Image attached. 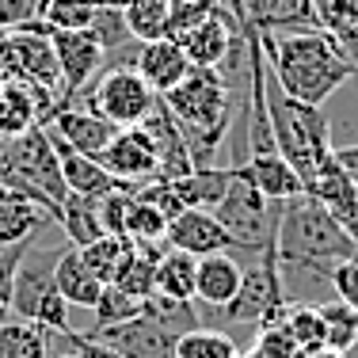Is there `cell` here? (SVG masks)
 Returning <instances> with one entry per match:
<instances>
[{"label": "cell", "mask_w": 358, "mask_h": 358, "mask_svg": "<svg viewBox=\"0 0 358 358\" xmlns=\"http://www.w3.org/2000/svg\"><path fill=\"white\" fill-rule=\"evenodd\" d=\"M57 358H76V355H57Z\"/></svg>", "instance_id": "obj_42"}, {"label": "cell", "mask_w": 358, "mask_h": 358, "mask_svg": "<svg viewBox=\"0 0 358 358\" xmlns=\"http://www.w3.org/2000/svg\"><path fill=\"white\" fill-rule=\"evenodd\" d=\"M275 255L289 301H305L313 289L331 286V271L358 255V241L320 199L294 194L282 202L275 229Z\"/></svg>", "instance_id": "obj_1"}, {"label": "cell", "mask_w": 358, "mask_h": 358, "mask_svg": "<svg viewBox=\"0 0 358 358\" xmlns=\"http://www.w3.org/2000/svg\"><path fill=\"white\" fill-rule=\"evenodd\" d=\"M92 313H96V324H92L88 331H99V328H110V324H122V320L138 317L141 297H134V294H126V289H118L115 282H107L103 294H99V301L92 305Z\"/></svg>", "instance_id": "obj_32"}, {"label": "cell", "mask_w": 358, "mask_h": 358, "mask_svg": "<svg viewBox=\"0 0 358 358\" xmlns=\"http://www.w3.org/2000/svg\"><path fill=\"white\" fill-rule=\"evenodd\" d=\"M160 99L183 130L194 168L217 164V149L229 138V126L236 122V110H248V99H236L221 69L210 65H191V73Z\"/></svg>", "instance_id": "obj_3"}, {"label": "cell", "mask_w": 358, "mask_h": 358, "mask_svg": "<svg viewBox=\"0 0 358 358\" xmlns=\"http://www.w3.org/2000/svg\"><path fill=\"white\" fill-rule=\"evenodd\" d=\"M331 152H336V160L347 168V176L358 183V145H339V149H331Z\"/></svg>", "instance_id": "obj_39"}, {"label": "cell", "mask_w": 358, "mask_h": 358, "mask_svg": "<svg viewBox=\"0 0 358 358\" xmlns=\"http://www.w3.org/2000/svg\"><path fill=\"white\" fill-rule=\"evenodd\" d=\"M65 343L73 347L76 358H122L110 343H103V339H96V336H88V331H76V328L65 336Z\"/></svg>", "instance_id": "obj_38"}, {"label": "cell", "mask_w": 358, "mask_h": 358, "mask_svg": "<svg viewBox=\"0 0 358 358\" xmlns=\"http://www.w3.org/2000/svg\"><path fill=\"white\" fill-rule=\"evenodd\" d=\"M141 309L149 313L152 320H160L172 336H183V331L199 328V301H179V297H164V294H149L141 301Z\"/></svg>", "instance_id": "obj_29"}, {"label": "cell", "mask_w": 358, "mask_h": 358, "mask_svg": "<svg viewBox=\"0 0 358 358\" xmlns=\"http://www.w3.org/2000/svg\"><path fill=\"white\" fill-rule=\"evenodd\" d=\"M96 160L118 179V183H126V187L149 183V179L160 176L157 149H152L149 134H145L141 126H126V130H118Z\"/></svg>", "instance_id": "obj_8"}, {"label": "cell", "mask_w": 358, "mask_h": 358, "mask_svg": "<svg viewBox=\"0 0 358 358\" xmlns=\"http://www.w3.org/2000/svg\"><path fill=\"white\" fill-rule=\"evenodd\" d=\"M126 248H130V241L126 236H99V241H92V244H84L80 248V259L88 263V271L99 278V282H110L115 278V271H118V263H122V255Z\"/></svg>", "instance_id": "obj_31"}, {"label": "cell", "mask_w": 358, "mask_h": 358, "mask_svg": "<svg viewBox=\"0 0 358 358\" xmlns=\"http://www.w3.org/2000/svg\"><path fill=\"white\" fill-rule=\"evenodd\" d=\"M0 358H50V331L35 320H0Z\"/></svg>", "instance_id": "obj_24"}, {"label": "cell", "mask_w": 358, "mask_h": 358, "mask_svg": "<svg viewBox=\"0 0 358 358\" xmlns=\"http://www.w3.org/2000/svg\"><path fill=\"white\" fill-rule=\"evenodd\" d=\"M50 130L57 134L62 141H69L76 152H84V157H99V152L107 149V141L118 134V126H110L107 118H99L96 110H80V107H57L54 115H50Z\"/></svg>", "instance_id": "obj_14"}, {"label": "cell", "mask_w": 358, "mask_h": 358, "mask_svg": "<svg viewBox=\"0 0 358 358\" xmlns=\"http://www.w3.org/2000/svg\"><path fill=\"white\" fill-rule=\"evenodd\" d=\"M286 324H289V331H294V339H297V347H301V355L320 351V347H324V324H320L317 305L289 301V305H286Z\"/></svg>", "instance_id": "obj_33"}, {"label": "cell", "mask_w": 358, "mask_h": 358, "mask_svg": "<svg viewBox=\"0 0 358 358\" xmlns=\"http://www.w3.org/2000/svg\"><path fill=\"white\" fill-rule=\"evenodd\" d=\"M214 8H217V0H172V8H168V38H179L183 31H191Z\"/></svg>", "instance_id": "obj_35"}, {"label": "cell", "mask_w": 358, "mask_h": 358, "mask_svg": "<svg viewBox=\"0 0 358 358\" xmlns=\"http://www.w3.org/2000/svg\"><path fill=\"white\" fill-rule=\"evenodd\" d=\"M99 8L92 0H46L38 12V20L50 31H88L96 23Z\"/></svg>", "instance_id": "obj_30"}, {"label": "cell", "mask_w": 358, "mask_h": 358, "mask_svg": "<svg viewBox=\"0 0 358 358\" xmlns=\"http://www.w3.org/2000/svg\"><path fill=\"white\" fill-rule=\"evenodd\" d=\"M164 244L168 248H179V252L194 255V259L214 255V252H233V236H229V229L217 221L214 210H199V206H183L172 221H168Z\"/></svg>", "instance_id": "obj_10"}, {"label": "cell", "mask_w": 358, "mask_h": 358, "mask_svg": "<svg viewBox=\"0 0 358 358\" xmlns=\"http://www.w3.org/2000/svg\"><path fill=\"white\" fill-rule=\"evenodd\" d=\"M168 217L152 202H145L138 191H126V217H122V236L134 244H164Z\"/></svg>", "instance_id": "obj_25"}, {"label": "cell", "mask_w": 358, "mask_h": 358, "mask_svg": "<svg viewBox=\"0 0 358 358\" xmlns=\"http://www.w3.org/2000/svg\"><path fill=\"white\" fill-rule=\"evenodd\" d=\"M309 4H313V12H317V20H320V12L331 4V0H309Z\"/></svg>", "instance_id": "obj_41"}, {"label": "cell", "mask_w": 358, "mask_h": 358, "mask_svg": "<svg viewBox=\"0 0 358 358\" xmlns=\"http://www.w3.org/2000/svg\"><path fill=\"white\" fill-rule=\"evenodd\" d=\"M331 289H336L339 301H347L358 313V255L355 259H343L336 271H331Z\"/></svg>", "instance_id": "obj_37"}, {"label": "cell", "mask_w": 358, "mask_h": 358, "mask_svg": "<svg viewBox=\"0 0 358 358\" xmlns=\"http://www.w3.org/2000/svg\"><path fill=\"white\" fill-rule=\"evenodd\" d=\"M57 54V76H62V88H57V107H69L76 96L92 84V76L103 73V46L92 31H50ZM54 107V110H57Z\"/></svg>", "instance_id": "obj_7"}, {"label": "cell", "mask_w": 358, "mask_h": 358, "mask_svg": "<svg viewBox=\"0 0 358 358\" xmlns=\"http://www.w3.org/2000/svg\"><path fill=\"white\" fill-rule=\"evenodd\" d=\"M42 12L38 0H0V31H20L35 23Z\"/></svg>", "instance_id": "obj_36"}, {"label": "cell", "mask_w": 358, "mask_h": 358, "mask_svg": "<svg viewBox=\"0 0 358 358\" xmlns=\"http://www.w3.org/2000/svg\"><path fill=\"white\" fill-rule=\"evenodd\" d=\"M157 103H160V96L141 80L138 69H126V65L103 69L96 80V88H92V96H88V107L96 110L99 118H107L110 126H118V130L141 126V118Z\"/></svg>", "instance_id": "obj_6"}, {"label": "cell", "mask_w": 358, "mask_h": 358, "mask_svg": "<svg viewBox=\"0 0 358 358\" xmlns=\"http://www.w3.org/2000/svg\"><path fill=\"white\" fill-rule=\"evenodd\" d=\"M255 351L263 358H301V347H297L294 331L286 324V313L278 320L259 324V343H255Z\"/></svg>", "instance_id": "obj_34"}, {"label": "cell", "mask_w": 358, "mask_h": 358, "mask_svg": "<svg viewBox=\"0 0 358 358\" xmlns=\"http://www.w3.org/2000/svg\"><path fill=\"white\" fill-rule=\"evenodd\" d=\"M46 134H50V141H54V149H57V160H62V179H65V187H69L73 194H107V191H118V187H126V183H118L115 176L107 172L103 164H99L96 157H84V152H76L69 141H62L54 130L46 126ZM130 191V187H126Z\"/></svg>", "instance_id": "obj_16"}, {"label": "cell", "mask_w": 358, "mask_h": 358, "mask_svg": "<svg viewBox=\"0 0 358 358\" xmlns=\"http://www.w3.org/2000/svg\"><path fill=\"white\" fill-rule=\"evenodd\" d=\"M38 4H46V0H38Z\"/></svg>", "instance_id": "obj_44"}, {"label": "cell", "mask_w": 358, "mask_h": 358, "mask_svg": "<svg viewBox=\"0 0 358 358\" xmlns=\"http://www.w3.org/2000/svg\"><path fill=\"white\" fill-rule=\"evenodd\" d=\"M194 275H199V259L164 244V252H160V259H157V289H152V294L194 301Z\"/></svg>", "instance_id": "obj_23"}, {"label": "cell", "mask_w": 358, "mask_h": 358, "mask_svg": "<svg viewBox=\"0 0 358 358\" xmlns=\"http://www.w3.org/2000/svg\"><path fill=\"white\" fill-rule=\"evenodd\" d=\"M244 172L252 176V183L267 194L271 202H286L294 194H305L301 176L294 172V164L282 157V152H263V157H248L244 160Z\"/></svg>", "instance_id": "obj_19"}, {"label": "cell", "mask_w": 358, "mask_h": 358, "mask_svg": "<svg viewBox=\"0 0 358 358\" xmlns=\"http://www.w3.org/2000/svg\"><path fill=\"white\" fill-rule=\"evenodd\" d=\"M286 305H289V297H286L282 275H278L275 241H271L263 252H255V263L244 271L241 289H236V297L221 309V317H229L236 324H255V328H259V324L282 317Z\"/></svg>", "instance_id": "obj_5"}, {"label": "cell", "mask_w": 358, "mask_h": 358, "mask_svg": "<svg viewBox=\"0 0 358 358\" xmlns=\"http://www.w3.org/2000/svg\"><path fill=\"white\" fill-rule=\"evenodd\" d=\"M244 278V267L236 263L233 252H214L199 259V275H194V301L206 309H225L236 297Z\"/></svg>", "instance_id": "obj_15"}, {"label": "cell", "mask_w": 358, "mask_h": 358, "mask_svg": "<svg viewBox=\"0 0 358 358\" xmlns=\"http://www.w3.org/2000/svg\"><path fill=\"white\" fill-rule=\"evenodd\" d=\"M54 286L62 289V297L73 309H88V313H92V305L99 301V294H103V282L88 271V263L80 259V248H76V244H65L62 255H57Z\"/></svg>", "instance_id": "obj_17"}, {"label": "cell", "mask_w": 358, "mask_h": 358, "mask_svg": "<svg viewBox=\"0 0 358 358\" xmlns=\"http://www.w3.org/2000/svg\"><path fill=\"white\" fill-rule=\"evenodd\" d=\"M229 191L225 199L214 206L217 221L229 229L233 236V252H263L275 241L278 229V214H282V202H271L259 187L252 183V176L244 172V164H229Z\"/></svg>", "instance_id": "obj_4"}, {"label": "cell", "mask_w": 358, "mask_h": 358, "mask_svg": "<svg viewBox=\"0 0 358 358\" xmlns=\"http://www.w3.org/2000/svg\"><path fill=\"white\" fill-rule=\"evenodd\" d=\"M141 130L149 134L152 149H157V160H160V176L157 179H179V176H187L194 168L191 149H187V141H183V130H179V122L172 118V110H168L164 99L141 118Z\"/></svg>", "instance_id": "obj_11"}, {"label": "cell", "mask_w": 358, "mask_h": 358, "mask_svg": "<svg viewBox=\"0 0 358 358\" xmlns=\"http://www.w3.org/2000/svg\"><path fill=\"white\" fill-rule=\"evenodd\" d=\"M46 221H54V217L42 206H35L31 199H23L12 187H0V248L27 241V236L35 233L38 225H46Z\"/></svg>", "instance_id": "obj_21"}, {"label": "cell", "mask_w": 358, "mask_h": 358, "mask_svg": "<svg viewBox=\"0 0 358 358\" xmlns=\"http://www.w3.org/2000/svg\"><path fill=\"white\" fill-rule=\"evenodd\" d=\"M317 313H320V324H324V347L347 355L358 343V313L347 301H339V297L336 301H320Z\"/></svg>", "instance_id": "obj_26"}, {"label": "cell", "mask_w": 358, "mask_h": 358, "mask_svg": "<svg viewBox=\"0 0 358 358\" xmlns=\"http://www.w3.org/2000/svg\"><path fill=\"white\" fill-rule=\"evenodd\" d=\"M88 336L110 343L122 358H176V339H179L160 320H152L145 309L138 317L110 324V328H99V331H88Z\"/></svg>", "instance_id": "obj_9"}, {"label": "cell", "mask_w": 358, "mask_h": 358, "mask_svg": "<svg viewBox=\"0 0 358 358\" xmlns=\"http://www.w3.org/2000/svg\"><path fill=\"white\" fill-rule=\"evenodd\" d=\"M168 8H172V0H126L122 20L138 42L168 38Z\"/></svg>", "instance_id": "obj_28"}, {"label": "cell", "mask_w": 358, "mask_h": 358, "mask_svg": "<svg viewBox=\"0 0 358 358\" xmlns=\"http://www.w3.org/2000/svg\"><path fill=\"white\" fill-rule=\"evenodd\" d=\"M236 23L241 20H233L225 8H214L206 20L194 23L191 31H183L176 42L183 46V54H187L191 65H210V69H217V65L225 62V54H229V42H233V35H236Z\"/></svg>", "instance_id": "obj_13"}, {"label": "cell", "mask_w": 358, "mask_h": 358, "mask_svg": "<svg viewBox=\"0 0 358 358\" xmlns=\"http://www.w3.org/2000/svg\"><path fill=\"white\" fill-rule=\"evenodd\" d=\"M0 84H4V76H0Z\"/></svg>", "instance_id": "obj_43"}, {"label": "cell", "mask_w": 358, "mask_h": 358, "mask_svg": "<svg viewBox=\"0 0 358 358\" xmlns=\"http://www.w3.org/2000/svg\"><path fill=\"white\" fill-rule=\"evenodd\" d=\"M134 69L141 73V80L149 84L157 96H168V92L191 73V62H187L183 46H179L176 38H149V42H138Z\"/></svg>", "instance_id": "obj_12"}, {"label": "cell", "mask_w": 358, "mask_h": 358, "mask_svg": "<svg viewBox=\"0 0 358 358\" xmlns=\"http://www.w3.org/2000/svg\"><path fill=\"white\" fill-rule=\"evenodd\" d=\"M160 252H164V244H134L130 241V248H126V255H122V263H118V271H115L110 282L145 301V297L157 289V259H160Z\"/></svg>", "instance_id": "obj_22"}, {"label": "cell", "mask_w": 358, "mask_h": 358, "mask_svg": "<svg viewBox=\"0 0 358 358\" xmlns=\"http://www.w3.org/2000/svg\"><path fill=\"white\" fill-rule=\"evenodd\" d=\"M103 199V194H99ZM99 199L96 194H65V202L57 206V229L65 233V241L84 248V244L107 236L103 229V214H99Z\"/></svg>", "instance_id": "obj_18"}, {"label": "cell", "mask_w": 358, "mask_h": 358, "mask_svg": "<svg viewBox=\"0 0 358 358\" xmlns=\"http://www.w3.org/2000/svg\"><path fill=\"white\" fill-rule=\"evenodd\" d=\"M259 42L275 80L282 84L286 96L301 103L324 107L355 76V65L328 31H297V35L259 31Z\"/></svg>", "instance_id": "obj_2"}, {"label": "cell", "mask_w": 358, "mask_h": 358, "mask_svg": "<svg viewBox=\"0 0 358 358\" xmlns=\"http://www.w3.org/2000/svg\"><path fill=\"white\" fill-rule=\"evenodd\" d=\"M229 176H233L229 164H206V168H191V172L179 176V179H168V183H172L176 199L183 202V206L214 210L229 191Z\"/></svg>", "instance_id": "obj_20"}, {"label": "cell", "mask_w": 358, "mask_h": 358, "mask_svg": "<svg viewBox=\"0 0 358 358\" xmlns=\"http://www.w3.org/2000/svg\"><path fill=\"white\" fill-rule=\"evenodd\" d=\"M176 358H244V355H241V347L233 343V336L199 324V328L183 331V336L176 339Z\"/></svg>", "instance_id": "obj_27"}, {"label": "cell", "mask_w": 358, "mask_h": 358, "mask_svg": "<svg viewBox=\"0 0 358 358\" xmlns=\"http://www.w3.org/2000/svg\"><path fill=\"white\" fill-rule=\"evenodd\" d=\"M301 358H343V355L331 351V347H320V351H309V355H301Z\"/></svg>", "instance_id": "obj_40"}]
</instances>
